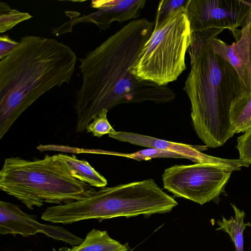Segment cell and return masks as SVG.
<instances>
[{
    "label": "cell",
    "mask_w": 251,
    "mask_h": 251,
    "mask_svg": "<svg viewBox=\"0 0 251 251\" xmlns=\"http://www.w3.org/2000/svg\"><path fill=\"white\" fill-rule=\"evenodd\" d=\"M154 23L146 18L124 25L79 59L81 84L75 103V131L83 132L103 109L121 104L171 102L174 91L167 86L140 79L131 73Z\"/></svg>",
    "instance_id": "cell-1"
},
{
    "label": "cell",
    "mask_w": 251,
    "mask_h": 251,
    "mask_svg": "<svg viewBox=\"0 0 251 251\" xmlns=\"http://www.w3.org/2000/svg\"><path fill=\"white\" fill-rule=\"evenodd\" d=\"M76 56L53 39L27 35L0 60V139L30 105L54 87L69 83Z\"/></svg>",
    "instance_id": "cell-2"
},
{
    "label": "cell",
    "mask_w": 251,
    "mask_h": 251,
    "mask_svg": "<svg viewBox=\"0 0 251 251\" xmlns=\"http://www.w3.org/2000/svg\"><path fill=\"white\" fill-rule=\"evenodd\" d=\"M223 30L192 33L187 50L191 69L183 87L191 103L194 129L205 145L213 148L223 145L235 133L230 110L242 93L235 71L209 46Z\"/></svg>",
    "instance_id": "cell-3"
},
{
    "label": "cell",
    "mask_w": 251,
    "mask_h": 251,
    "mask_svg": "<svg viewBox=\"0 0 251 251\" xmlns=\"http://www.w3.org/2000/svg\"><path fill=\"white\" fill-rule=\"evenodd\" d=\"M0 189L29 209L45 203L59 205L80 201L96 191L72 176L55 154L33 160L5 158L0 171Z\"/></svg>",
    "instance_id": "cell-4"
},
{
    "label": "cell",
    "mask_w": 251,
    "mask_h": 251,
    "mask_svg": "<svg viewBox=\"0 0 251 251\" xmlns=\"http://www.w3.org/2000/svg\"><path fill=\"white\" fill-rule=\"evenodd\" d=\"M152 178L112 187H103L91 196L64 205L68 224L97 219L150 216L171 211L177 205Z\"/></svg>",
    "instance_id": "cell-5"
},
{
    "label": "cell",
    "mask_w": 251,
    "mask_h": 251,
    "mask_svg": "<svg viewBox=\"0 0 251 251\" xmlns=\"http://www.w3.org/2000/svg\"><path fill=\"white\" fill-rule=\"evenodd\" d=\"M192 32L185 6L154 25L131 68L137 78L159 86L177 79L185 70V55Z\"/></svg>",
    "instance_id": "cell-6"
},
{
    "label": "cell",
    "mask_w": 251,
    "mask_h": 251,
    "mask_svg": "<svg viewBox=\"0 0 251 251\" xmlns=\"http://www.w3.org/2000/svg\"><path fill=\"white\" fill-rule=\"evenodd\" d=\"M232 171L207 163L175 165L162 175L164 188L176 197L202 205L215 201L224 191Z\"/></svg>",
    "instance_id": "cell-7"
},
{
    "label": "cell",
    "mask_w": 251,
    "mask_h": 251,
    "mask_svg": "<svg viewBox=\"0 0 251 251\" xmlns=\"http://www.w3.org/2000/svg\"><path fill=\"white\" fill-rule=\"evenodd\" d=\"M187 15L193 32L211 29H228L236 40L251 14V1L242 0H188Z\"/></svg>",
    "instance_id": "cell-8"
},
{
    "label": "cell",
    "mask_w": 251,
    "mask_h": 251,
    "mask_svg": "<svg viewBox=\"0 0 251 251\" xmlns=\"http://www.w3.org/2000/svg\"><path fill=\"white\" fill-rule=\"evenodd\" d=\"M38 233H43L73 246L80 244L83 240L61 226L38 222L34 216L23 211L17 205L0 201V234L29 236Z\"/></svg>",
    "instance_id": "cell-9"
},
{
    "label": "cell",
    "mask_w": 251,
    "mask_h": 251,
    "mask_svg": "<svg viewBox=\"0 0 251 251\" xmlns=\"http://www.w3.org/2000/svg\"><path fill=\"white\" fill-rule=\"evenodd\" d=\"M109 137L121 142H127L137 146L173 151L179 154L183 158L196 163H207L218 166L232 172L247 167L248 164L240 159H229L214 157L204 154L201 151L207 149V146L191 145L168 141L148 135L126 131H116Z\"/></svg>",
    "instance_id": "cell-10"
},
{
    "label": "cell",
    "mask_w": 251,
    "mask_h": 251,
    "mask_svg": "<svg viewBox=\"0 0 251 251\" xmlns=\"http://www.w3.org/2000/svg\"><path fill=\"white\" fill-rule=\"evenodd\" d=\"M211 49L227 62L235 71L242 93L251 92V14L241 27L239 38L231 45L213 38Z\"/></svg>",
    "instance_id": "cell-11"
},
{
    "label": "cell",
    "mask_w": 251,
    "mask_h": 251,
    "mask_svg": "<svg viewBox=\"0 0 251 251\" xmlns=\"http://www.w3.org/2000/svg\"><path fill=\"white\" fill-rule=\"evenodd\" d=\"M145 0H92L91 6L98 10L78 18H70L55 32L57 34L69 26L71 28L81 23H90L101 29L108 28L114 22L123 23L137 18L144 8Z\"/></svg>",
    "instance_id": "cell-12"
},
{
    "label": "cell",
    "mask_w": 251,
    "mask_h": 251,
    "mask_svg": "<svg viewBox=\"0 0 251 251\" xmlns=\"http://www.w3.org/2000/svg\"><path fill=\"white\" fill-rule=\"evenodd\" d=\"M71 176L92 187L101 188L107 184L106 179L85 160H79L75 155L55 154Z\"/></svg>",
    "instance_id": "cell-13"
},
{
    "label": "cell",
    "mask_w": 251,
    "mask_h": 251,
    "mask_svg": "<svg viewBox=\"0 0 251 251\" xmlns=\"http://www.w3.org/2000/svg\"><path fill=\"white\" fill-rule=\"evenodd\" d=\"M59 251H130L126 244L112 238L105 230L93 229L82 242L72 248H61Z\"/></svg>",
    "instance_id": "cell-14"
},
{
    "label": "cell",
    "mask_w": 251,
    "mask_h": 251,
    "mask_svg": "<svg viewBox=\"0 0 251 251\" xmlns=\"http://www.w3.org/2000/svg\"><path fill=\"white\" fill-rule=\"evenodd\" d=\"M234 211V216L228 219L222 216L221 220H218V227L216 230H222L227 233L234 244L236 251H244V231L247 226H251L250 222L245 223L246 214L235 205L231 203Z\"/></svg>",
    "instance_id": "cell-15"
},
{
    "label": "cell",
    "mask_w": 251,
    "mask_h": 251,
    "mask_svg": "<svg viewBox=\"0 0 251 251\" xmlns=\"http://www.w3.org/2000/svg\"><path fill=\"white\" fill-rule=\"evenodd\" d=\"M230 119L235 133L244 132L251 127V92L241 93L233 100Z\"/></svg>",
    "instance_id": "cell-16"
},
{
    "label": "cell",
    "mask_w": 251,
    "mask_h": 251,
    "mask_svg": "<svg viewBox=\"0 0 251 251\" xmlns=\"http://www.w3.org/2000/svg\"><path fill=\"white\" fill-rule=\"evenodd\" d=\"M100 153L127 157L139 161L160 158H183L182 156L176 152L154 148H148L133 153H122L105 151H101Z\"/></svg>",
    "instance_id": "cell-17"
},
{
    "label": "cell",
    "mask_w": 251,
    "mask_h": 251,
    "mask_svg": "<svg viewBox=\"0 0 251 251\" xmlns=\"http://www.w3.org/2000/svg\"><path fill=\"white\" fill-rule=\"evenodd\" d=\"M32 16L27 12L11 9L6 3L0 2V33H4Z\"/></svg>",
    "instance_id": "cell-18"
},
{
    "label": "cell",
    "mask_w": 251,
    "mask_h": 251,
    "mask_svg": "<svg viewBox=\"0 0 251 251\" xmlns=\"http://www.w3.org/2000/svg\"><path fill=\"white\" fill-rule=\"evenodd\" d=\"M108 110L103 109L86 127L87 133L91 132L94 136L101 137L105 134H111L116 131L108 121Z\"/></svg>",
    "instance_id": "cell-19"
},
{
    "label": "cell",
    "mask_w": 251,
    "mask_h": 251,
    "mask_svg": "<svg viewBox=\"0 0 251 251\" xmlns=\"http://www.w3.org/2000/svg\"><path fill=\"white\" fill-rule=\"evenodd\" d=\"M188 0H163L158 5L154 25H157L165 20L175 11L186 5Z\"/></svg>",
    "instance_id": "cell-20"
},
{
    "label": "cell",
    "mask_w": 251,
    "mask_h": 251,
    "mask_svg": "<svg viewBox=\"0 0 251 251\" xmlns=\"http://www.w3.org/2000/svg\"><path fill=\"white\" fill-rule=\"evenodd\" d=\"M236 148L239 153V159L251 164V127L237 138Z\"/></svg>",
    "instance_id": "cell-21"
},
{
    "label": "cell",
    "mask_w": 251,
    "mask_h": 251,
    "mask_svg": "<svg viewBox=\"0 0 251 251\" xmlns=\"http://www.w3.org/2000/svg\"><path fill=\"white\" fill-rule=\"evenodd\" d=\"M19 42H16L7 35L0 37V60L9 55L17 48Z\"/></svg>",
    "instance_id": "cell-22"
},
{
    "label": "cell",
    "mask_w": 251,
    "mask_h": 251,
    "mask_svg": "<svg viewBox=\"0 0 251 251\" xmlns=\"http://www.w3.org/2000/svg\"><path fill=\"white\" fill-rule=\"evenodd\" d=\"M52 251H59L53 249Z\"/></svg>",
    "instance_id": "cell-23"
}]
</instances>
